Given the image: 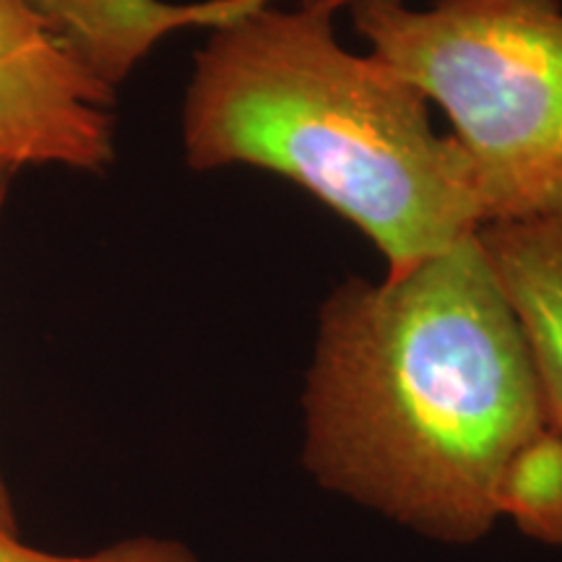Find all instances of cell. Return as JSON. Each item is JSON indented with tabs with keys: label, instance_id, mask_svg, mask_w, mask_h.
<instances>
[{
	"label": "cell",
	"instance_id": "obj_10",
	"mask_svg": "<svg viewBox=\"0 0 562 562\" xmlns=\"http://www.w3.org/2000/svg\"><path fill=\"white\" fill-rule=\"evenodd\" d=\"M336 3H339V5H341V3H349V0H336Z\"/></svg>",
	"mask_w": 562,
	"mask_h": 562
},
{
	"label": "cell",
	"instance_id": "obj_8",
	"mask_svg": "<svg viewBox=\"0 0 562 562\" xmlns=\"http://www.w3.org/2000/svg\"><path fill=\"white\" fill-rule=\"evenodd\" d=\"M0 562H201L191 547L170 537L117 539L87 554H60L26 544L21 537L0 533Z\"/></svg>",
	"mask_w": 562,
	"mask_h": 562
},
{
	"label": "cell",
	"instance_id": "obj_7",
	"mask_svg": "<svg viewBox=\"0 0 562 562\" xmlns=\"http://www.w3.org/2000/svg\"><path fill=\"white\" fill-rule=\"evenodd\" d=\"M497 516L539 544L562 547V435H533L505 467Z\"/></svg>",
	"mask_w": 562,
	"mask_h": 562
},
{
	"label": "cell",
	"instance_id": "obj_3",
	"mask_svg": "<svg viewBox=\"0 0 562 562\" xmlns=\"http://www.w3.org/2000/svg\"><path fill=\"white\" fill-rule=\"evenodd\" d=\"M355 30L451 117L487 224H562V0H349Z\"/></svg>",
	"mask_w": 562,
	"mask_h": 562
},
{
	"label": "cell",
	"instance_id": "obj_1",
	"mask_svg": "<svg viewBox=\"0 0 562 562\" xmlns=\"http://www.w3.org/2000/svg\"><path fill=\"white\" fill-rule=\"evenodd\" d=\"M302 412L321 490L438 544L490 537L505 467L550 425L476 232L381 284L336 286Z\"/></svg>",
	"mask_w": 562,
	"mask_h": 562
},
{
	"label": "cell",
	"instance_id": "obj_6",
	"mask_svg": "<svg viewBox=\"0 0 562 562\" xmlns=\"http://www.w3.org/2000/svg\"><path fill=\"white\" fill-rule=\"evenodd\" d=\"M476 237L521 323L547 425L562 435V224H487Z\"/></svg>",
	"mask_w": 562,
	"mask_h": 562
},
{
	"label": "cell",
	"instance_id": "obj_4",
	"mask_svg": "<svg viewBox=\"0 0 562 562\" xmlns=\"http://www.w3.org/2000/svg\"><path fill=\"white\" fill-rule=\"evenodd\" d=\"M115 89L47 32L32 0H0V206L19 172H102L115 159Z\"/></svg>",
	"mask_w": 562,
	"mask_h": 562
},
{
	"label": "cell",
	"instance_id": "obj_2",
	"mask_svg": "<svg viewBox=\"0 0 562 562\" xmlns=\"http://www.w3.org/2000/svg\"><path fill=\"white\" fill-rule=\"evenodd\" d=\"M336 0L261 9L209 30L182 104L193 170L252 165L307 188L402 273L484 227L467 154L435 133L427 97L344 50Z\"/></svg>",
	"mask_w": 562,
	"mask_h": 562
},
{
	"label": "cell",
	"instance_id": "obj_5",
	"mask_svg": "<svg viewBox=\"0 0 562 562\" xmlns=\"http://www.w3.org/2000/svg\"><path fill=\"white\" fill-rule=\"evenodd\" d=\"M47 32L104 87L117 89L161 37L186 26H214L269 5V0H32Z\"/></svg>",
	"mask_w": 562,
	"mask_h": 562
},
{
	"label": "cell",
	"instance_id": "obj_9",
	"mask_svg": "<svg viewBox=\"0 0 562 562\" xmlns=\"http://www.w3.org/2000/svg\"><path fill=\"white\" fill-rule=\"evenodd\" d=\"M0 533H5V537H21L19 513L16 505H13V495L3 476V469H0Z\"/></svg>",
	"mask_w": 562,
	"mask_h": 562
}]
</instances>
